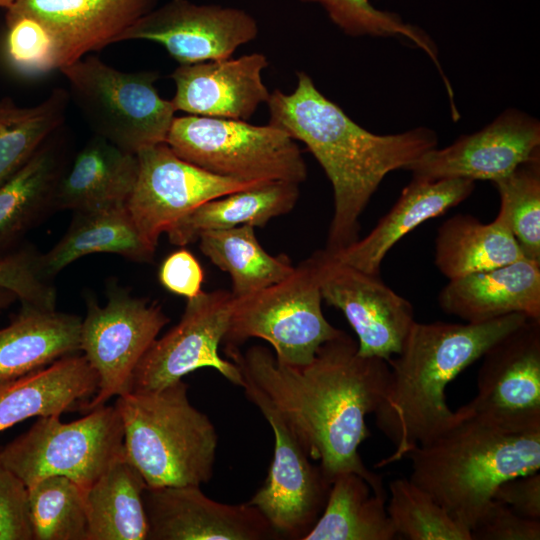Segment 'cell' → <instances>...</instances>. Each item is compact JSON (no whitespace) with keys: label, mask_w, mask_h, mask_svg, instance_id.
Masks as SVG:
<instances>
[{"label":"cell","mask_w":540,"mask_h":540,"mask_svg":"<svg viewBox=\"0 0 540 540\" xmlns=\"http://www.w3.org/2000/svg\"><path fill=\"white\" fill-rule=\"evenodd\" d=\"M158 0H16L6 18L31 15L53 34L59 68L118 43L122 34L156 8Z\"/></svg>","instance_id":"19"},{"label":"cell","mask_w":540,"mask_h":540,"mask_svg":"<svg viewBox=\"0 0 540 540\" xmlns=\"http://www.w3.org/2000/svg\"><path fill=\"white\" fill-rule=\"evenodd\" d=\"M166 143L180 158L221 177L250 183L296 184L307 177L306 163L296 141L270 124L176 116Z\"/></svg>","instance_id":"7"},{"label":"cell","mask_w":540,"mask_h":540,"mask_svg":"<svg viewBox=\"0 0 540 540\" xmlns=\"http://www.w3.org/2000/svg\"><path fill=\"white\" fill-rule=\"evenodd\" d=\"M33 540H87L84 489L64 476L27 487Z\"/></svg>","instance_id":"34"},{"label":"cell","mask_w":540,"mask_h":540,"mask_svg":"<svg viewBox=\"0 0 540 540\" xmlns=\"http://www.w3.org/2000/svg\"><path fill=\"white\" fill-rule=\"evenodd\" d=\"M137 174L136 154L93 135L62 175L56 193V210L74 212L127 205Z\"/></svg>","instance_id":"26"},{"label":"cell","mask_w":540,"mask_h":540,"mask_svg":"<svg viewBox=\"0 0 540 540\" xmlns=\"http://www.w3.org/2000/svg\"><path fill=\"white\" fill-rule=\"evenodd\" d=\"M69 102L63 88L53 89L45 100L29 107L8 97L0 99V186L63 127Z\"/></svg>","instance_id":"33"},{"label":"cell","mask_w":540,"mask_h":540,"mask_svg":"<svg viewBox=\"0 0 540 540\" xmlns=\"http://www.w3.org/2000/svg\"><path fill=\"white\" fill-rule=\"evenodd\" d=\"M537 155L539 121L509 108L481 130L462 135L445 148L429 150L407 170L413 178L422 180L464 178L494 182Z\"/></svg>","instance_id":"17"},{"label":"cell","mask_w":540,"mask_h":540,"mask_svg":"<svg viewBox=\"0 0 540 540\" xmlns=\"http://www.w3.org/2000/svg\"><path fill=\"white\" fill-rule=\"evenodd\" d=\"M481 358L477 393L465 406L511 430L540 429V320L528 318Z\"/></svg>","instance_id":"15"},{"label":"cell","mask_w":540,"mask_h":540,"mask_svg":"<svg viewBox=\"0 0 540 540\" xmlns=\"http://www.w3.org/2000/svg\"><path fill=\"white\" fill-rule=\"evenodd\" d=\"M5 23V52L16 71L40 76L58 70L57 42L44 23L31 15L6 18Z\"/></svg>","instance_id":"38"},{"label":"cell","mask_w":540,"mask_h":540,"mask_svg":"<svg viewBox=\"0 0 540 540\" xmlns=\"http://www.w3.org/2000/svg\"><path fill=\"white\" fill-rule=\"evenodd\" d=\"M465 408L457 423L406 458L409 479L471 530L503 482L539 471L540 429L511 430Z\"/></svg>","instance_id":"4"},{"label":"cell","mask_w":540,"mask_h":540,"mask_svg":"<svg viewBox=\"0 0 540 540\" xmlns=\"http://www.w3.org/2000/svg\"><path fill=\"white\" fill-rule=\"evenodd\" d=\"M16 0H0V8H9Z\"/></svg>","instance_id":"45"},{"label":"cell","mask_w":540,"mask_h":540,"mask_svg":"<svg viewBox=\"0 0 540 540\" xmlns=\"http://www.w3.org/2000/svg\"><path fill=\"white\" fill-rule=\"evenodd\" d=\"M389 492L386 507L397 536L409 540H472L467 527L410 479L391 481Z\"/></svg>","instance_id":"35"},{"label":"cell","mask_w":540,"mask_h":540,"mask_svg":"<svg viewBox=\"0 0 540 540\" xmlns=\"http://www.w3.org/2000/svg\"><path fill=\"white\" fill-rule=\"evenodd\" d=\"M386 498L373 493L355 473L332 482L326 505L303 540H393L397 533L387 512Z\"/></svg>","instance_id":"31"},{"label":"cell","mask_w":540,"mask_h":540,"mask_svg":"<svg viewBox=\"0 0 540 540\" xmlns=\"http://www.w3.org/2000/svg\"><path fill=\"white\" fill-rule=\"evenodd\" d=\"M470 532L472 540H539L540 520L524 517L493 500Z\"/></svg>","instance_id":"41"},{"label":"cell","mask_w":540,"mask_h":540,"mask_svg":"<svg viewBox=\"0 0 540 540\" xmlns=\"http://www.w3.org/2000/svg\"><path fill=\"white\" fill-rule=\"evenodd\" d=\"M82 318L21 303L0 329V381L42 369L81 350Z\"/></svg>","instance_id":"25"},{"label":"cell","mask_w":540,"mask_h":540,"mask_svg":"<svg viewBox=\"0 0 540 540\" xmlns=\"http://www.w3.org/2000/svg\"><path fill=\"white\" fill-rule=\"evenodd\" d=\"M136 155L138 174L127 208L141 236L155 249L161 234L199 205L260 184L212 174L180 158L166 142Z\"/></svg>","instance_id":"14"},{"label":"cell","mask_w":540,"mask_h":540,"mask_svg":"<svg viewBox=\"0 0 540 540\" xmlns=\"http://www.w3.org/2000/svg\"><path fill=\"white\" fill-rule=\"evenodd\" d=\"M188 385L117 397L124 430V456L148 487L201 486L213 476L218 435L209 417L194 407Z\"/></svg>","instance_id":"5"},{"label":"cell","mask_w":540,"mask_h":540,"mask_svg":"<svg viewBox=\"0 0 540 540\" xmlns=\"http://www.w3.org/2000/svg\"><path fill=\"white\" fill-rule=\"evenodd\" d=\"M63 128L0 186V256L13 251L26 233L56 210L59 182L66 166Z\"/></svg>","instance_id":"24"},{"label":"cell","mask_w":540,"mask_h":540,"mask_svg":"<svg viewBox=\"0 0 540 540\" xmlns=\"http://www.w3.org/2000/svg\"><path fill=\"white\" fill-rule=\"evenodd\" d=\"M98 377L86 357L76 354L26 375L0 381V432L31 417L84 409Z\"/></svg>","instance_id":"23"},{"label":"cell","mask_w":540,"mask_h":540,"mask_svg":"<svg viewBox=\"0 0 540 540\" xmlns=\"http://www.w3.org/2000/svg\"><path fill=\"white\" fill-rule=\"evenodd\" d=\"M0 540H33L27 487L1 462Z\"/></svg>","instance_id":"40"},{"label":"cell","mask_w":540,"mask_h":540,"mask_svg":"<svg viewBox=\"0 0 540 540\" xmlns=\"http://www.w3.org/2000/svg\"><path fill=\"white\" fill-rule=\"evenodd\" d=\"M225 353L279 413L311 460L318 461L331 482L355 473L374 494L387 497L382 478L363 463L359 447L370 436L365 417L384 398L390 378L386 360L358 354L347 333L325 342L303 366L279 362L268 348L255 345Z\"/></svg>","instance_id":"1"},{"label":"cell","mask_w":540,"mask_h":540,"mask_svg":"<svg viewBox=\"0 0 540 540\" xmlns=\"http://www.w3.org/2000/svg\"><path fill=\"white\" fill-rule=\"evenodd\" d=\"M155 250L141 236L127 205H113L74 211L66 233L40 255V262L43 273L52 280L65 267L90 254L111 253L149 263Z\"/></svg>","instance_id":"27"},{"label":"cell","mask_w":540,"mask_h":540,"mask_svg":"<svg viewBox=\"0 0 540 540\" xmlns=\"http://www.w3.org/2000/svg\"><path fill=\"white\" fill-rule=\"evenodd\" d=\"M474 187L473 180L464 178L434 181L413 178L367 236L332 255L357 269L379 274L382 261L399 240L467 199Z\"/></svg>","instance_id":"22"},{"label":"cell","mask_w":540,"mask_h":540,"mask_svg":"<svg viewBox=\"0 0 540 540\" xmlns=\"http://www.w3.org/2000/svg\"><path fill=\"white\" fill-rule=\"evenodd\" d=\"M494 500L506 504L524 517L540 520L539 472L506 480L497 488Z\"/></svg>","instance_id":"43"},{"label":"cell","mask_w":540,"mask_h":540,"mask_svg":"<svg viewBox=\"0 0 540 540\" xmlns=\"http://www.w3.org/2000/svg\"><path fill=\"white\" fill-rule=\"evenodd\" d=\"M258 31L257 21L245 10L170 0L129 27L118 43L152 41L179 64H193L232 57Z\"/></svg>","instance_id":"16"},{"label":"cell","mask_w":540,"mask_h":540,"mask_svg":"<svg viewBox=\"0 0 540 540\" xmlns=\"http://www.w3.org/2000/svg\"><path fill=\"white\" fill-rule=\"evenodd\" d=\"M169 321L157 303L118 287L109 290L104 306L87 300L80 346L97 374L98 386L85 411L129 392L135 368Z\"/></svg>","instance_id":"10"},{"label":"cell","mask_w":540,"mask_h":540,"mask_svg":"<svg viewBox=\"0 0 540 540\" xmlns=\"http://www.w3.org/2000/svg\"><path fill=\"white\" fill-rule=\"evenodd\" d=\"M303 3H318L328 14L330 20L351 37H397L410 40L426 52L441 74L450 101L454 99L452 86L445 76L438 50L433 40L422 29L405 23L393 12L376 9L369 0H299Z\"/></svg>","instance_id":"36"},{"label":"cell","mask_w":540,"mask_h":540,"mask_svg":"<svg viewBox=\"0 0 540 540\" xmlns=\"http://www.w3.org/2000/svg\"><path fill=\"white\" fill-rule=\"evenodd\" d=\"M124 430L116 406L102 405L72 422L60 415L38 417L0 451V462L26 487L64 476L84 490L124 454Z\"/></svg>","instance_id":"9"},{"label":"cell","mask_w":540,"mask_h":540,"mask_svg":"<svg viewBox=\"0 0 540 540\" xmlns=\"http://www.w3.org/2000/svg\"><path fill=\"white\" fill-rule=\"evenodd\" d=\"M16 300L18 298L13 292L0 288V313L9 308Z\"/></svg>","instance_id":"44"},{"label":"cell","mask_w":540,"mask_h":540,"mask_svg":"<svg viewBox=\"0 0 540 540\" xmlns=\"http://www.w3.org/2000/svg\"><path fill=\"white\" fill-rule=\"evenodd\" d=\"M296 75L291 93L271 92L268 124L303 142L331 182L334 212L324 250L336 254L359 239L360 217L384 177L407 169L436 148L438 138L426 127L374 134L325 97L306 72Z\"/></svg>","instance_id":"2"},{"label":"cell","mask_w":540,"mask_h":540,"mask_svg":"<svg viewBox=\"0 0 540 540\" xmlns=\"http://www.w3.org/2000/svg\"><path fill=\"white\" fill-rule=\"evenodd\" d=\"M322 295L310 259L284 279L234 298L223 342L239 347L250 338L268 342L275 358L290 366L310 363L325 342L342 334L322 311Z\"/></svg>","instance_id":"8"},{"label":"cell","mask_w":540,"mask_h":540,"mask_svg":"<svg viewBox=\"0 0 540 540\" xmlns=\"http://www.w3.org/2000/svg\"><path fill=\"white\" fill-rule=\"evenodd\" d=\"M146 483L124 454L84 490L87 540H147Z\"/></svg>","instance_id":"30"},{"label":"cell","mask_w":540,"mask_h":540,"mask_svg":"<svg viewBox=\"0 0 540 540\" xmlns=\"http://www.w3.org/2000/svg\"><path fill=\"white\" fill-rule=\"evenodd\" d=\"M269 65L263 53L193 64H179L171 73L176 111L188 115L247 121L267 103L271 92L262 80Z\"/></svg>","instance_id":"20"},{"label":"cell","mask_w":540,"mask_h":540,"mask_svg":"<svg viewBox=\"0 0 540 540\" xmlns=\"http://www.w3.org/2000/svg\"><path fill=\"white\" fill-rule=\"evenodd\" d=\"M527 319L510 314L482 323L415 321L400 353L388 361L389 382L374 412L377 427L395 446L376 467L406 458L457 423L467 410H450L446 386Z\"/></svg>","instance_id":"3"},{"label":"cell","mask_w":540,"mask_h":540,"mask_svg":"<svg viewBox=\"0 0 540 540\" xmlns=\"http://www.w3.org/2000/svg\"><path fill=\"white\" fill-rule=\"evenodd\" d=\"M443 312L468 323H482L510 314L540 320V262L526 257L452 280L442 288Z\"/></svg>","instance_id":"21"},{"label":"cell","mask_w":540,"mask_h":540,"mask_svg":"<svg viewBox=\"0 0 540 540\" xmlns=\"http://www.w3.org/2000/svg\"><path fill=\"white\" fill-rule=\"evenodd\" d=\"M143 502L147 540L280 539L254 505L215 501L200 486H146Z\"/></svg>","instance_id":"18"},{"label":"cell","mask_w":540,"mask_h":540,"mask_svg":"<svg viewBox=\"0 0 540 540\" xmlns=\"http://www.w3.org/2000/svg\"><path fill=\"white\" fill-rule=\"evenodd\" d=\"M60 72L93 135L134 154L166 142L177 111L160 96L157 71L123 72L91 55Z\"/></svg>","instance_id":"6"},{"label":"cell","mask_w":540,"mask_h":540,"mask_svg":"<svg viewBox=\"0 0 540 540\" xmlns=\"http://www.w3.org/2000/svg\"><path fill=\"white\" fill-rule=\"evenodd\" d=\"M322 299L345 315L358 337V354L387 362L399 354L416 321L411 303L371 274L319 250L309 257Z\"/></svg>","instance_id":"13"},{"label":"cell","mask_w":540,"mask_h":540,"mask_svg":"<svg viewBox=\"0 0 540 540\" xmlns=\"http://www.w3.org/2000/svg\"><path fill=\"white\" fill-rule=\"evenodd\" d=\"M500 209L524 256L540 262V155L493 182Z\"/></svg>","instance_id":"37"},{"label":"cell","mask_w":540,"mask_h":540,"mask_svg":"<svg viewBox=\"0 0 540 540\" xmlns=\"http://www.w3.org/2000/svg\"><path fill=\"white\" fill-rule=\"evenodd\" d=\"M231 291H202L187 299L180 321L156 338L139 361L129 392L162 389L200 368L217 370L232 384L242 386L237 365L219 355L233 305Z\"/></svg>","instance_id":"12"},{"label":"cell","mask_w":540,"mask_h":540,"mask_svg":"<svg viewBox=\"0 0 540 540\" xmlns=\"http://www.w3.org/2000/svg\"><path fill=\"white\" fill-rule=\"evenodd\" d=\"M40 255L33 247L0 256V288L13 292L21 303L55 309L56 290L43 273Z\"/></svg>","instance_id":"39"},{"label":"cell","mask_w":540,"mask_h":540,"mask_svg":"<svg viewBox=\"0 0 540 540\" xmlns=\"http://www.w3.org/2000/svg\"><path fill=\"white\" fill-rule=\"evenodd\" d=\"M241 387L274 434L268 476L248 502L259 509L280 539L303 540L323 512L331 482L259 390L245 379Z\"/></svg>","instance_id":"11"},{"label":"cell","mask_w":540,"mask_h":540,"mask_svg":"<svg viewBox=\"0 0 540 540\" xmlns=\"http://www.w3.org/2000/svg\"><path fill=\"white\" fill-rule=\"evenodd\" d=\"M505 216L490 223L457 214L438 229L435 265L449 280L497 268L524 258Z\"/></svg>","instance_id":"29"},{"label":"cell","mask_w":540,"mask_h":540,"mask_svg":"<svg viewBox=\"0 0 540 540\" xmlns=\"http://www.w3.org/2000/svg\"><path fill=\"white\" fill-rule=\"evenodd\" d=\"M197 240L201 252L229 274L234 298L264 289L294 270L287 256H272L261 246L252 225L204 231Z\"/></svg>","instance_id":"32"},{"label":"cell","mask_w":540,"mask_h":540,"mask_svg":"<svg viewBox=\"0 0 540 540\" xmlns=\"http://www.w3.org/2000/svg\"><path fill=\"white\" fill-rule=\"evenodd\" d=\"M299 197V184L270 181L209 200L171 226L169 241L185 246L200 233L242 225L263 227L271 219L289 213Z\"/></svg>","instance_id":"28"},{"label":"cell","mask_w":540,"mask_h":540,"mask_svg":"<svg viewBox=\"0 0 540 540\" xmlns=\"http://www.w3.org/2000/svg\"><path fill=\"white\" fill-rule=\"evenodd\" d=\"M158 279L169 292L191 299L199 295L204 272L196 257L181 248L169 254L161 263Z\"/></svg>","instance_id":"42"}]
</instances>
